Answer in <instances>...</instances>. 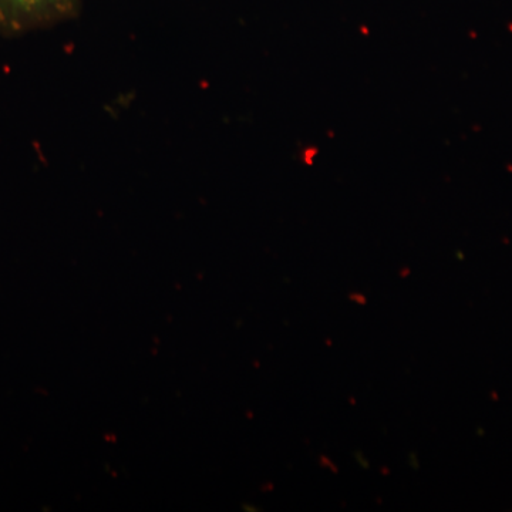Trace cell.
I'll list each match as a JSON object with an SVG mask.
<instances>
[{"label": "cell", "instance_id": "6da1fadb", "mask_svg": "<svg viewBox=\"0 0 512 512\" xmlns=\"http://www.w3.org/2000/svg\"><path fill=\"white\" fill-rule=\"evenodd\" d=\"M82 0H0V33L25 35L79 15Z\"/></svg>", "mask_w": 512, "mask_h": 512}]
</instances>
